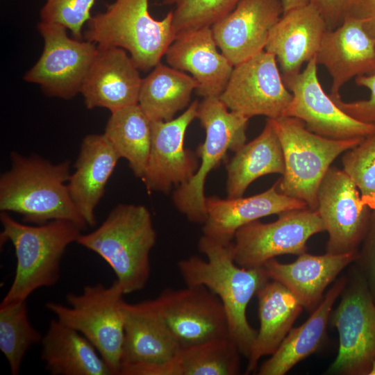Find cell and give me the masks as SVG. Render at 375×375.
<instances>
[{
    "mask_svg": "<svg viewBox=\"0 0 375 375\" xmlns=\"http://www.w3.org/2000/svg\"><path fill=\"white\" fill-rule=\"evenodd\" d=\"M172 10L161 20L151 17L149 0H115L92 15L83 31L85 40L99 47H119L139 70L152 69L175 40Z\"/></svg>",
    "mask_w": 375,
    "mask_h": 375,
    "instance_id": "obj_5",
    "label": "cell"
},
{
    "mask_svg": "<svg viewBox=\"0 0 375 375\" xmlns=\"http://www.w3.org/2000/svg\"><path fill=\"white\" fill-rule=\"evenodd\" d=\"M283 12L309 3V0H280Z\"/></svg>",
    "mask_w": 375,
    "mask_h": 375,
    "instance_id": "obj_41",
    "label": "cell"
},
{
    "mask_svg": "<svg viewBox=\"0 0 375 375\" xmlns=\"http://www.w3.org/2000/svg\"><path fill=\"white\" fill-rule=\"evenodd\" d=\"M350 15L358 17L375 42V0H358Z\"/></svg>",
    "mask_w": 375,
    "mask_h": 375,
    "instance_id": "obj_40",
    "label": "cell"
},
{
    "mask_svg": "<svg viewBox=\"0 0 375 375\" xmlns=\"http://www.w3.org/2000/svg\"><path fill=\"white\" fill-rule=\"evenodd\" d=\"M347 283L342 276L328 290L308 319L292 328L276 351L260 366L259 375H284L315 352L326 337L332 308Z\"/></svg>",
    "mask_w": 375,
    "mask_h": 375,
    "instance_id": "obj_28",
    "label": "cell"
},
{
    "mask_svg": "<svg viewBox=\"0 0 375 375\" xmlns=\"http://www.w3.org/2000/svg\"><path fill=\"white\" fill-rule=\"evenodd\" d=\"M96 0H45L40 9V22L60 24L69 30L72 38L81 40L83 27L90 17Z\"/></svg>",
    "mask_w": 375,
    "mask_h": 375,
    "instance_id": "obj_36",
    "label": "cell"
},
{
    "mask_svg": "<svg viewBox=\"0 0 375 375\" xmlns=\"http://www.w3.org/2000/svg\"><path fill=\"white\" fill-rule=\"evenodd\" d=\"M197 87L192 76L160 62L142 78L138 105L151 122L169 121L188 105Z\"/></svg>",
    "mask_w": 375,
    "mask_h": 375,
    "instance_id": "obj_30",
    "label": "cell"
},
{
    "mask_svg": "<svg viewBox=\"0 0 375 375\" xmlns=\"http://www.w3.org/2000/svg\"><path fill=\"white\" fill-rule=\"evenodd\" d=\"M240 351L230 334L181 349L168 362V375H237Z\"/></svg>",
    "mask_w": 375,
    "mask_h": 375,
    "instance_id": "obj_32",
    "label": "cell"
},
{
    "mask_svg": "<svg viewBox=\"0 0 375 375\" xmlns=\"http://www.w3.org/2000/svg\"><path fill=\"white\" fill-rule=\"evenodd\" d=\"M199 102L194 101L178 117L151 122V142L142 180L151 191L167 193L173 186L189 182L198 169L197 156L184 147L188 127L197 118Z\"/></svg>",
    "mask_w": 375,
    "mask_h": 375,
    "instance_id": "obj_16",
    "label": "cell"
},
{
    "mask_svg": "<svg viewBox=\"0 0 375 375\" xmlns=\"http://www.w3.org/2000/svg\"><path fill=\"white\" fill-rule=\"evenodd\" d=\"M374 124H375V123Z\"/></svg>",
    "mask_w": 375,
    "mask_h": 375,
    "instance_id": "obj_43",
    "label": "cell"
},
{
    "mask_svg": "<svg viewBox=\"0 0 375 375\" xmlns=\"http://www.w3.org/2000/svg\"><path fill=\"white\" fill-rule=\"evenodd\" d=\"M217 47L211 27H207L177 37L164 56L169 66L191 74L197 94L219 97L234 66Z\"/></svg>",
    "mask_w": 375,
    "mask_h": 375,
    "instance_id": "obj_22",
    "label": "cell"
},
{
    "mask_svg": "<svg viewBox=\"0 0 375 375\" xmlns=\"http://www.w3.org/2000/svg\"><path fill=\"white\" fill-rule=\"evenodd\" d=\"M369 375H375V360L372 365Z\"/></svg>",
    "mask_w": 375,
    "mask_h": 375,
    "instance_id": "obj_42",
    "label": "cell"
},
{
    "mask_svg": "<svg viewBox=\"0 0 375 375\" xmlns=\"http://www.w3.org/2000/svg\"><path fill=\"white\" fill-rule=\"evenodd\" d=\"M358 253L312 255L306 252L292 263H281L272 258L263 267L269 279L284 285L303 308L312 311L322 300L326 288L346 267L356 262Z\"/></svg>",
    "mask_w": 375,
    "mask_h": 375,
    "instance_id": "obj_25",
    "label": "cell"
},
{
    "mask_svg": "<svg viewBox=\"0 0 375 375\" xmlns=\"http://www.w3.org/2000/svg\"><path fill=\"white\" fill-rule=\"evenodd\" d=\"M326 24L311 3L283 13L272 28L265 51L273 54L283 78L301 72L303 64L315 58Z\"/></svg>",
    "mask_w": 375,
    "mask_h": 375,
    "instance_id": "obj_21",
    "label": "cell"
},
{
    "mask_svg": "<svg viewBox=\"0 0 375 375\" xmlns=\"http://www.w3.org/2000/svg\"><path fill=\"white\" fill-rule=\"evenodd\" d=\"M142 81L126 50L98 47L80 93L88 109L103 108L113 112L138 104Z\"/></svg>",
    "mask_w": 375,
    "mask_h": 375,
    "instance_id": "obj_18",
    "label": "cell"
},
{
    "mask_svg": "<svg viewBox=\"0 0 375 375\" xmlns=\"http://www.w3.org/2000/svg\"><path fill=\"white\" fill-rule=\"evenodd\" d=\"M229 109L219 97H208L199 103L197 117L206 131V139L197 155L201 163L193 177L176 188L173 202L192 222L203 224L207 219L204 186L206 177L228 150L236 151L246 143L249 118Z\"/></svg>",
    "mask_w": 375,
    "mask_h": 375,
    "instance_id": "obj_8",
    "label": "cell"
},
{
    "mask_svg": "<svg viewBox=\"0 0 375 375\" xmlns=\"http://www.w3.org/2000/svg\"><path fill=\"white\" fill-rule=\"evenodd\" d=\"M11 167L0 177V210L22 216L26 224L69 220L82 231L88 226L74 206L67 183L70 161L52 163L38 156L10 153Z\"/></svg>",
    "mask_w": 375,
    "mask_h": 375,
    "instance_id": "obj_2",
    "label": "cell"
},
{
    "mask_svg": "<svg viewBox=\"0 0 375 375\" xmlns=\"http://www.w3.org/2000/svg\"><path fill=\"white\" fill-rule=\"evenodd\" d=\"M315 58L296 75L283 78L292 94L285 117L303 121L319 135L334 140L363 139L375 133V124L358 121L343 112L322 87Z\"/></svg>",
    "mask_w": 375,
    "mask_h": 375,
    "instance_id": "obj_15",
    "label": "cell"
},
{
    "mask_svg": "<svg viewBox=\"0 0 375 375\" xmlns=\"http://www.w3.org/2000/svg\"><path fill=\"white\" fill-rule=\"evenodd\" d=\"M271 223L251 222L235 233V262L244 268H259L276 256L306 252L308 239L325 230L317 210L305 208L283 212Z\"/></svg>",
    "mask_w": 375,
    "mask_h": 375,
    "instance_id": "obj_10",
    "label": "cell"
},
{
    "mask_svg": "<svg viewBox=\"0 0 375 375\" xmlns=\"http://www.w3.org/2000/svg\"><path fill=\"white\" fill-rule=\"evenodd\" d=\"M206 259L196 256L178 263L186 285H202L222 301L228 320L229 334L240 353L248 358L258 331L247 318V308L254 294L269 280L264 267L244 268L234 260L233 243L222 244L204 235L198 242Z\"/></svg>",
    "mask_w": 375,
    "mask_h": 375,
    "instance_id": "obj_1",
    "label": "cell"
},
{
    "mask_svg": "<svg viewBox=\"0 0 375 375\" xmlns=\"http://www.w3.org/2000/svg\"><path fill=\"white\" fill-rule=\"evenodd\" d=\"M330 320L339 335V349L327 374L369 375L375 360V301L359 269L350 283L347 278Z\"/></svg>",
    "mask_w": 375,
    "mask_h": 375,
    "instance_id": "obj_9",
    "label": "cell"
},
{
    "mask_svg": "<svg viewBox=\"0 0 375 375\" xmlns=\"http://www.w3.org/2000/svg\"><path fill=\"white\" fill-rule=\"evenodd\" d=\"M1 243L10 241L17 259L15 274L1 304L26 301L36 290L55 285L67 247L77 240L81 228L74 222L56 219L40 225L19 222L1 212Z\"/></svg>",
    "mask_w": 375,
    "mask_h": 375,
    "instance_id": "obj_3",
    "label": "cell"
},
{
    "mask_svg": "<svg viewBox=\"0 0 375 375\" xmlns=\"http://www.w3.org/2000/svg\"><path fill=\"white\" fill-rule=\"evenodd\" d=\"M315 60L331 75L329 96L337 98L351 78L375 73V42L362 22L349 15L339 26L325 32Z\"/></svg>",
    "mask_w": 375,
    "mask_h": 375,
    "instance_id": "obj_19",
    "label": "cell"
},
{
    "mask_svg": "<svg viewBox=\"0 0 375 375\" xmlns=\"http://www.w3.org/2000/svg\"><path fill=\"white\" fill-rule=\"evenodd\" d=\"M256 295L260 328L247 358L246 374L256 369L262 357L276 351L303 308L288 288L274 280L267 281Z\"/></svg>",
    "mask_w": 375,
    "mask_h": 375,
    "instance_id": "obj_26",
    "label": "cell"
},
{
    "mask_svg": "<svg viewBox=\"0 0 375 375\" xmlns=\"http://www.w3.org/2000/svg\"><path fill=\"white\" fill-rule=\"evenodd\" d=\"M278 180L271 188L249 197L222 199L206 197L207 219L203 235L222 244L233 242L236 231L242 226L272 215L308 208L301 201L281 193Z\"/></svg>",
    "mask_w": 375,
    "mask_h": 375,
    "instance_id": "obj_20",
    "label": "cell"
},
{
    "mask_svg": "<svg viewBox=\"0 0 375 375\" xmlns=\"http://www.w3.org/2000/svg\"><path fill=\"white\" fill-rule=\"evenodd\" d=\"M38 30L43 38V51L24 79L38 85L49 96L70 99L80 93L98 46L69 38L67 29L60 24L40 22Z\"/></svg>",
    "mask_w": 375,
    "mask_h": 375,
    "instance_id": "obj_11",
    "label": "cell"
},
{
    "mask_svg": "<svg viewBox=\"0 0 375 375\" xmlns=\"http://www.w3.org/2000/svg\"><path fill=\"white\" fill-rule=\"evenodd\" d=\"M125 295L119 282L86 285L82 293H69L68 306L48 302L58 320L78 331L97 349L114 375H119L124 332Z\"/></svg>",
    "mask_w": 375,
    "mask_h": 375,
    "instance_id": "obj_7",
    "label": "cell"
},
{
    "mask_svg": "<svg viewBox=\"0 0 375 375\" xmlns=\"http://www.w3.org/2000/svg\"><path fill=\"white\" fill-rule=\"evenodd\" d=\"M365 278L375 301V210H372L368 227L356 260Z\"/></svg>",
    "mask_w": 375,
    "mask_h": 375,
    "instance_id": "obj_38",
    "label": "cell"
},
{
    "mask_svg": "<svg viewBox=\"0 0 375 375\" xmlns=\"http://www.w3.org/2000/svg\"><path fill=\"white\" fill-rule=\"evenodd\" d=\"M355 82L357 85L365 87L370 91L369 98L346 102L341 97L331 98L336 105L346 114L352 118L369 124L375 123V73L356 76Z\"/></svg>",
    "mask_w": 375,
    "mask_h": 375,
    "instance_id": "obj_37",
    "label": "cell"
},
{
    "mask_svg": "<svg viewBox=\"0 0 375 375\" xmlns=\"http://www.w3.org/2000/svg\"><path fill=\"white\" fill-rule=\"evenodd\" d=\"M284 157L278 137L269 119L255 139L235 151L226 165L228 197H242L249 185L269 174L283 175Z\"/></svg>",
    "mask_w": 375,
    "mask_h": 375,
    "instance_id": "obj_29",
    "label": "cell"
},
{
    "mask_svg": "<svg viewBox=\"0 0 375 375\" xmlns=\"http://www.w3.org/2000/svg\"><path fill=\"white\" fill-rule=\"evenodd\" d=\"M120 158L103 133L88 135L81 143L75 170L67 186L74 206L88 226L96 224L95 208Z\"/></svg>",
    "mask_w": 375,
    "mask_h": 375,
    "instance_id": "obj_24",
    "label": "cell"
},
{
    "mask_svg": "<svg viewBox=\"0 0 375 375\" xmlns=\"http://www.w3.org/2000/svg\"><path fill=\"white\" fill-rule=\"evenodd\" d=\"M219 99L231 111L249 119L285 116L292 94L285 85L275 56L262 51L235 65Z\"/></svg>",
    "mask_w": 375,
    "mask_h": 375,
    "instance_id": "obj_13",
    "label": "cell"
},
{
    "mask_svg": "<svg viewBox=\"0 0 375 375\" xmlns=\"http://www.w3.org/2000/svg\"><path fill=\"white\" fill-rule=\"evenodd\" d=\"M120 158L127 160L134 175L143 178L151 142V122L138 104L113 112L103 133Z\"/></svg>",
    "mask_w": 375,
    "mask_h": 375,
    "instance_id": "obj_31",
    "label": "cell"
},
{
    "mask_svg": "<svg viewBox=\"0 0 375 375\" xmlns=\"http://www.w3.org/2000/svg\"><path fill=\"white\" fill-rule=\"evenodd\" d=\"M156 242L149 210L142 205L116 206L93 231L77 243L94 251L111 267L125 294L142 290L151 273L150 252Z\"/></svg>",
    "mask_w": 375,
    "mask_h": 375,
    "instance_id": "obj_4",
    "label": "cell"
},
{
    "mask_svg": "<svg viewBox=\"0 0 375 375\" xmlns=\"http://www.w3.org/2000/svg\"><path fill=\"white\" fill-rule=\"evenodd\" d=\"M150 301L181 349L229 334L222 301L204 286L166 288Z\"/></svg>",
    "mask_w": 375,
    "mask_h": 375,
    "instance_id": "obj_12",
    "label": "cell"
},
{
    "mask_svg": "<svg viewBox=\"0 0 375 375\" xmlns=\"http://www.w3.org/2000/svg\"><path fill=\"white\" fill-rule=\"evenodd\" d=\"M317 210L328 233L326 253H358L372 210L343 169H328L319 185Z\"/></svg>",
    "mask_w": 375,
    "mask_h": 375,
    "instance_id": "obj_14",
    "label": "cell"
},
{
    "mask_svg": "<svg viewBox=\"0 0 375 375\" xmlns=\"http://www.w3.org/2000/svg\"><path fill=\"white\" fill-rule=\"evenodd\" d=\"M283 13L280 0H242L211 26L215 41L235 66L265 50Z\"/></svg>",
    "mask_w": 375,
    "mask_h": 375,
    "instance_id": "obj_17",
    "label": "cell"
},
{
    "mask_svg": "<svg viewBox=\"0 0 375 375\" xmlns=\"http://www.w3.org/2000/svg\"><path fill=\"white\" fill-rule=\"evenodd\" d=\"M358 0H309L324 18L328 30H333L342 24L350 15Z\"/></svg>",
    "mask_w": 375,
    "mask_h": 375,
    "instance_id": "obj_39",
    "label": "cell"
},
{
    "mask_svg": "<svg viewBox=\"0 0 375 375\" xmlns=\"http://www.w3.org/2000/svg\"><path fill=\"white\" fill-rule=\"evenodd\" d=\"M269 119L284 157L285 171L278 179L279 191L317 210L319 185L331 165L362 139L327 138L311 132L303 121L294 117Z\"/></svg>",
    "mask_w": 375,
    "mask_h": 375,
    "instance_id": "obj_6",
    "label": "cell"
},
{
    "mask_svg": "<svg viewBox=\"0 0 375 375\" xmlns=\"http://www.w3.org/2000/svg\"><path fill=\"white\" fill-rule=\"evenodd\" d=\"M42 336L29 322L26 301L0 304V350L12 375L19 374L26 352Z\"/></svg>",
    "mask_w": 375,
    "mask_h": 375,
    "instance_id": "obj_33",
    "label": "cell"
},
{
    "mask_svg": "<svg viewBox=\"0 0 375 375\" xmlns=\"http://www.w3.org/2000/svg\"><path fill=\"white\" fill-rule=\"evenodd\" d=\"M174 6L172 27L176 38L201 28L211 27L231 12L242 0H160Z\"/></svg>",
    "mask_w": 375,
    "mask_h": 375,
    "instance_id": "obj_34",
    "label": "cell"
},
{
    "mask_svg": "<svg viewBox=\"0 0 375 375\" xmlns=\"http://www.w3.org/2000/svg\"><path fill=\"white\" fill-rule=\"evenodd\" d=\"M342 163L344 172L358 189L362 202L375 210V133L346 151Z\"/></svg>",
    "mask_w": 375,
    "mask_h": 375,
    "instance_id": "obj_35",
    "label": "cell"
},
{
    "mask_svg": "<svg viewBox=\"0 0 375 375\" xmlns=\"http://www.w3.org/2000/svg\"><path fill=\"white\" fill-rule=\"evenodd\" d=\"M41 359L52 375H113L94 345L56 318L40 342Z\"/></svg>",
    "mask_w": 375,
    "mask_h": 375,
    "instance_id": "obj_27",
    "label": "cell"
},
{
    "mask_svg": "<svg viewBox=\"0 0 375 375\" xmlns=\"http://www.w3.org/2000/svg\"><path fill=\"white\" fill-rule=\"evenodd\" d=\"M181 349L150 300L135 304L126 302L121 371L165 363Z\"/></svg>",
    "mask_w": 375,
    "mask_h": 375,
    "instance_id": "obj_23",
    "label": "cell"
}]
</instances>
